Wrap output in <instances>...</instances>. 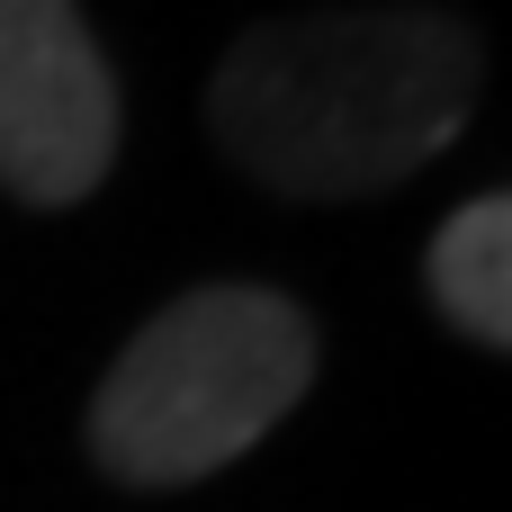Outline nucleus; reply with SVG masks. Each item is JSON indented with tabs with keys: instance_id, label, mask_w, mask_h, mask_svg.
Listing matches in <instances>:
<instances>
[{
	"instance_id": "f257e3e1",
	"label": "nucleus",
	"mask_w": 512,
	"mask_h": 512,
	"mask_svg": "<svg viewBox=\"0 0 512 512\" xmlns=\"http://www.w3.org/2000/svg\"><path fill=\"white\" fill-rule=\"evenodd\" d=\"M486 36L432 0L306 9L234 36L207 90V126L279 198L342 207L414 180L477 108Z\"/></svg>"
},
{
	"instance_id": "f03ea898",
	"label": "nucleus",
	"mask_w": 512,
	"mask_h": 512,
	"mask_svg": "<svg viewBox=\"0 0 512 512\" xmlns=\"http://www.w3.org/2000/svg\"><path fill=\"white\" fill-rule=\"evenodd\" d=\"M315 387V324L279 288L171 297L90 396V459L117 486H198L234 468Z\"/></svg>"
},
{
	"instance_id": "7ed1b4c3",
	"label": "nucleus",
	"mask_w": 512,
	"mask_h": 512,
	"mask_svg": "<svg viewBox=\"0 0 512 512\" xmlns=\"http://www.w3.org/2000/svg\"><path fill=\"white\" fill-rule=\"evenodd\" d=\"M117 162V72L81 0H0V189L81 207Z\"/></svg>"
},
{
	"instance_id": "20e7f679",
	"label": "nucleus",
	"mask_w": 512,
	"mask_h": 512,
	"mask_svg": "<svg viewBox=\"0 0 512 512\" xmlns=\"http://www.w3.org/2000/svg\"><path fill=\"white\" fill-rule=\"evenodd\" d=\"M423 288H432V306H441L468 342L512 351V189L468 198V207L432 234Z\"/></svg>"
}]
</instances>
